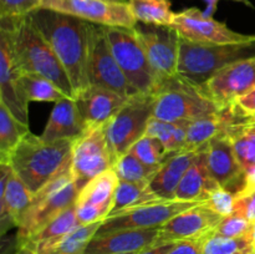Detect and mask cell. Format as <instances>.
<instances>
[{"mask_svg": "<svg viewBox=\"0 0 255 254\" xmlns=\"http://www.w3.org/2000/svg\"><path fill=\"white\" fill-rule=\"evenodd\" d=\"M87 75L89 84L94 86L105 87L125 97L138 94L129 85L121 67L117 64L107 41L104 25L92 24Z\"/></svg>", "mask_w": 255, "mask_h": 254, "instance_id": "obj_11", "label": "cell"}, {"mask_svg": "<svg viewBox=\"0 0 255 254\" xmlns=\"http://www.w3.org/2000/svg\"><path fill=\"white\" fill-rule=\"evenodd\" d=\"M120 179L114 169L95 177L77 194L75 209L81 226L104 222L111 214Z\"/></svg>", "mask_w": 255, "mask_h": 254, "instance_id": "obj_16", "label": "cell"}, {"mask_svg": "<svg viewBox=\"0 0 255 254\" xmlns=\"http://www.w3.org/2000/svg\"><path fill=\"white\" fill-rule=\"evenodd\" d=\"M149 183L151 182L120 181L111 214L131 208V207L139 206V204L148 203V202L156 201V199H162L152 191Z\"/></svg>", "mask_w": 255, "mask_h": 254, "instance_id": "obj_30", "label": "cell"}, {"mask_svg": "<svg viewBox=\"0 0 255 254\" xmlns=\"http://www.w3.org/2000/svg\"><path fill=\"white\" fill-rule=\"evenodd\" d=\"M12 254H37V253H36V251L32 248V247L26 246V244H25V246L17 247L16 252H15V253H12Z\"/></svg>", "mask_w": 255, "mask_h": 254, "instance_id": "obj_46", "label": "cell"}, {"mask_svg": "<svg viewBox=\"0 0 255 254\" xmlns=\"http://www.w3.org/2000/svg\"><path fill=\"white\" fill-rule=\"evenodd\" d=\"M137 39L143 47L149 64L162 80L178 72L181 36L173 26L137 24Z\"/></svg>", "mask_w": 255, "mask_h": 254, "instance_id": "obj_13", "label": "cell"}, {"mask_svg": "<svg viewBox=\"0 0 255 254\" xmlns=\"http://www.w3.org/2000/svg\"><path fill=\"white\" fill-rule=\"evenodd\" d=\"M234 197L236 194L233 192L218 187L209 194L204 203L222 217H228L234 213Z\"/></svg>", "mask_w": 255, "mask_h": 254, "instance_id": "obj_39", "label": "cell"}, {"mask_svg": "<svg viewBox=\"0 0 255 254\" xmlns=\"http://www.w3.org/2000/svg\"><path fill=\"white\" fill-rule=\"evenodd\" d=\"M86 128L75 99L65 97L55 102L49 121L40 137L45 142H55L60 139L75 141L84 133Z\"/></svg>", "mask_w": 255, "mask_h": 254, "instance_id": "obj_23", "label": "cell"}, {"mask_svg": "<svg viewBox=\"0 0 255 254\" xmlns=\"http://www.w3.org/2000/svg\"><path fill=\"white\" fill-rule=\"evenodd\" d=\"M204 1L207 2V10L206 11H203L204 15H207V16H212V15H213V12L216 11L217 4H218L219 0H204ZM233 1L243 2V4H246V5H252L249 0H233Z\"/></svg>", "mask_w": 255, "mask_h": 254, "instance_id": "obj_44", "label": "cell"}, {"mask_svg": "<svg viewBox=\"0 0 255 254\" xmlns=\"http://www.w3.org/2000/svg\"><path fill=\"white\" fill-rule=\"evenodd\" d=\"M153 96V117L162 121H192L221 110L201 87L189 84L179 75L162 80Z\"/></svg>", "mask_w": 255, "mask_h": 254, "instance_id": "obj_6", "label": "cell"}, {"mask_svg": "<svg viewBox=\"0 0 255 254\" xmlns=\"http://www.w3.org/2000/svg\"><path fill=\"white\" fill-rule=\"evenodd\" d=\"M202 202H188L181 199H156L110 214L101 223L96 236L124 229L159 228L173 217Z\"/></svg>", "mask_w": 255, "mask_h": 254, "instance_id": "obj_9", "label": "cell"}, {"mask_svg": "<svg viewBox=\"0 0 255 254\" xmlns=\"http://www.w3.org/2000/svg\"><path fill=\"white\" fill-rule=\"evenodd\" d=\"M246 186L255 187V167L246 169Z\"/></svg>", "mask_w": 255, "mask_h": 254, "instance_id": "obj_45", "label": "cell"}, {"mask_svg": "<svg viewBox=\"0 0 255 254\" xmlns=\"http://www.w3.org/2000/svg\"><path fill=\"white\" fill-rule=\"evenodd\" d=\"M172 26L182 39L203 44H246L255 41V35H246L229 29L224 22L207 16L197 7L176 12Z\"/></svg>", "mask_w": 255, "mask_h": 254, "instance_id": "obj_14", "label": "cell"}, {"mask_svg": "<svg viewBox=\"0 0 255 254\" xmlns=\"http://www.w3.org/2000/svg\"><path fill=\"white\" fill-rule=\"evenodd\" d=\"M131 12L137 22L158 26H172L176 12L171 0H128Z\"/></svg>", "mask_w": 255, "mask_h": 254, "instance_id": "obj_27", "label": "cell"}, {"mask_svg": "<svg viewBox=\"0 0 255 254\" xmlns=\"http://www.w3.org/2000/svg\"><path fill=\"white\" fill-rule=\"evenodd\" d=\"M41 7L72 15L104 26L133 29L138 24L127 2L105 0H41Z\"/></svg>", "mask_w": 255, "mask_h": 254, "instance_id": "obj_12", "label": "cell"}, {"mask_svg": "<svg viewBox=\"0 0 255 254\" xmlns=\"http://www.w3.org/2000/svg\"><path fill=\"white\" fill-rule=\"evenodd\" d=\"M208 143L203 144L192 166L182 178L176 192V199L188 202H206L209 194L219 186L212 177L207 156Z\"/></svg>", "mask_w": 255, "mask_h": 254, "instance_id": "obj_25", "label": "cell"}, {"mask_svg": "<svg viewBox=\"0 0 255 254\" xmlns=\"http://www.w3.org/2000/svg\"><path fill=\"white\" fill-rule=\"evenodd\" d=\"M224 217L209 208L204 202L186 209L159 228L154 244L169 242L194 241L207 238L214 233Z\"/></svg>", "mask_w": 255, "mask_h": 254, "instance_id": "obj_17", "label": "cell"}, {"mask_svg": "<svg viewBox=\"0 0 255 254\" xmlns=\"http://www.w3.org/2000/svg\"><path fill=\"white\" fill-rule=\"evenodd\" d=\"M153 95H133L105 124V134L115 163L146 134L149 120L153 117Z\"/></svg>", "mask_w": 255, "mask_h": 254, "instance_id": "obj_8", "label": "cell"}, {"mask_svg": "<svg viewBox=\"0 0 255 254\" xmlns=\"http://www.w3.org/2000/svg\"><path fill=\"white\" fill-rule=\"evenodd\" d=\"M29 132V127L17 121L0 102V163L9 164L14 149Z\"/></svg>", "mask_w": 255, "mask_h": 254, "instance_id": "obj_29", "label": "cell"}, {"mask_svg": "<svg viewBox=\"0 0 255 254\" xmlns=\"http://www.w3.org/2000/svg\"><path fill=\"white\" fill-rule=\"evenodd\" d=\"M255 244L251 236L227 238L212 233L204 239L203 254H249L253 253Z\"/></svg>", "mask_w": 255, "mask_h": 254, "instance_id": "obj_35", "label": "cell"}, {"mask_svg": "<svg viewBox=\"0 0 255 254\" xmlns=\"http://www.w3.org/2000/svg\"><path fill=\"white\" fill-rule=\"evenodd\" d=\"M199 149L184 148L173 152L161 164L151 179V188L159 198L176 199V192L186 172L196 159Z\"/></svg>", "mask_w": 255, "mask_h": 254, "instance_id": "obj_24", "label": "cell"}, {"mask_svg": "<svg viewBox=\"0 0 255 254\" xmlns=\"http://www.w3.org/2000/svg\"><path fill=\"white\" fill-rule=\"evenodd\" d=\"M159 228L124 229L95 236L87 246L85 254L138 253L156 243Z\"/></svg>", "mask_w": 255, "mask_h": 254, "instance_id": "obj_21", "label": "cell"}, {"mask_svg": "<svg viewBox=\"0 0 255 254\" xmlns=\"http://www.w3.org/2000/svg\"><path fill=\"white\" fill-rule=\"evenodd\" d=\"M207 156L209 171L219 186L234 194L246 187V171L228 137H213L208 142Z\"/></svg>", "mask_w": 255, "mask_h": 254, "instance_id": "obj_19", "label": "cell"}, {"mask_svg": "<svg viewBox=\"0 0 255 254\" xmlns=\"http://www.w3.org/2000/svg\"><path fill=\"white\" fill-rule=\"evenodd\" d=\"M234 213L255 222V187L246 186L234 197Z\"/></svg>", "mask_w": 255, "mask_h": 254, "instance_id": "obj_40", "label": "cell"}, {"mask_svg": "<svg viewBox=\"0 0 255 254\" xmlns=\"http://www.w3.org/2000/svg\"><path fill=\"white\" fill-rule=\"evenodd\" d=\"M0 102L12 116L29 127V100L21 85V71L15 61L9 39L0 31Z\"/></svg>", "mask_w": 255, "mask_h": 254, "instance_id": "obj_18", "label": "cell"}, {"mask_svg": "<svg viewBox=\"0 0 255 254\" xmlns=\"http://www.w3.org/2000/svg\"><path fill=\"white\" fill-rule=\"evenodd\" d=\"M124 254H137V253H124Z\"/></svg>", "mask_w": 255, "mask_h": 254, "instance_id": "obj_49", "label": "cell"}, {"mask_svg": "<svg viewBox=\"0 0 255 254\" xmlns=\"http://www.w3.org/2000/svg\"><path fill=\"white\" fill-rule=\"evenodd\" d=\"M41 7V0H0V19H22Z\"/></svg>", "mask_w": 255, "mask_h": 254, "instance_id": "obj_37", "label": "cell"}, {"mask_svg": "<svg viewBox=\"0 0 255 254\" xmlns=\"http://www.w3.org/2000/svg\"><path fill=\"white\" fill-rule=\"evenodd\" d=\"M129 151L134 154L138 159H141L144 164L153 168H159L161 164L166 161L167 157L171 153H167L163 144L157 138L149 137L144 134L139 138Z\"/></svg>", "mask_w": 255, "mask_h": 254, "instance_id": "obj_36", "label": "cell"}, {"mask_svg": "<svg viewBox=\"0 0 255 254\" xmlns=\"http://www.w3.org/2000/svg\"><path fill=\"white\" fill-rule=\"evenodd\" d=\"M236 104L238 105L239 109H241L247 116L255 120V89L249 91L248 94H246L244 96L239 97L236 101Z\"/></svg>", "mask_w": 255, "mask_h": 254, "instance_id": "obj_42", "label": "cell"}, {"mask_svg": "<svg viewBox=\"0 0 255 254\" xmlns=\"http://www.w3.org/2000/svg\"><path fill=\"white\" fill-rule=\"evenodd\" d=\"M204 239L177 242L176 246L167 254H203Z\"/></svg>", "mask_w": 255, "mask_h": 254, "instance_id": "obj_41", "label": "cell"}, {"mask_svg": "<svg viewBox=\"0 0 255 254\" xmlns=\"http://www.w3.org/2000/svg\"><path fill=\"white\" fill-rule=\"evenodd\" d=\"M79 188L69 171L34 194L31 203L17 221V243H27L51 219L76 203Z\"/></svg>", "mask_w": 255, "mask_h": 254, "instance_id": "obj_5", "label": "cell"}, {"mask_svg": "<svg viewBox=\"0 0 255 254\" xmlns=\"http://www.w3.org/2000/svg\"><path fill=\"white\" fill-rule=\"evenodd\" d=\"M189 121L168 122L152 117L146 129V136L157 138L167 153H173L184 149L187 141V128Z\"/></svg>", "mask_w": 255, "mask_h": 254, "instance_id": "obj_28", "label": "cell"}, {"mask_svg": "<svg viewBox=\"0 0 255 254\" xmlns=\"http://www.w3.org/2000/svg\"><path fill=\"white\" fill-rule=\"evenodd\" d=\"M79 226H81V224L79 223V219H77L75 206H72L67 208L66 211L61 212L54 219H51L39 233L35 234L25 244L32 247L37 254H44L51 248H54L62 238H65L67 234L75 231ZM25 244H22V246H25Z\"/></svg>", "mask_w": 255, "mask_h": 254, "instance_id": "obj_26", "label": "cell"}, {"mask_svg": "<svg viewBox=\"0 0 255 254\" xmlns=\"http://www.w3.org/2000/svg\"><path fill=\"white\" fill-rule=\"evenodd\" d=\"M105 1H111V2H127L128 0H105Z\"/></svg>", "mask_w": 255, "mask_h": 254, "instance_id": "obj_48", "label": "cell"}, {"mask_svg": "<svg viewBox=\"0 0 255 254\" xmlns=\"http://www.w3.org/2000/svg\"><path fill=\"white\" fill-rule=\"evenodd\" d=\"M251 238L252 241H253V243L255 244V222L253 223V226H252V231H251Z\"/></svg>", "mask_w": 255, "mask_h": 254, "instance_id": "obj_47", "label": "cell"}, {"mask_svg": "<svg viewBox=\"0 0 255 254\" xmlns=\"http://www.w3.org/2000/svg\"><path fill=\"white\" fill-rule=\"evenodd\" d=\"M253 254H255V249H254V253Z\"/></svg>", "mask_w": 255, "mask_h": 254, "instance_id": "obj_50", "label": "cell"}, {"mask_svg": "<svg viewBox=\"0 0 255 254\" xmlns=\"http://www.w3.org/2000/svg\"><path fill=\"white\" fill-rule=\"evenodd\" d=\"M0 31L9 39L20 71L46 77L67 97L75 99L74 89L64 65L30 16L11 20L0 19Z\"/></svg>", "mask_w": 255, "mask_h": 254, "instance_id": "obj_2", "label": "cell"}, {"mask_svg": "<svg viewBox=\"0 0 255 254\" xmlns=\"http://www.w3.org/2000/svg\"><path fill=\"white\" fill-rule=\"evenodd\" d=\"M201 89L221 109L234 104L255 89V55L227 65Z\"/></svg>", "mask_w": 255, "mask_h": 254, "instance_id": "obj_15", "label": "cell"}, {"mask_svg": "<svg viewBox=\"0 0 255 254\" xmlns=\"http://www.w3.org/2000/svg\"><path fill=\"white\" fill-rule=\"evenodd\" d=\"M34 198V193L15 174L11 166L0 163V219L1 233L11 227H16L17 221L27 209Z\"/></svg>", "mask_w": 255, "mask_h": 254, "instance_id": "obj_20", "label": "cell"}, {"mask_svg": "<svg viewBox=\"0 0 255 254\" xmlns=\"http://www.w3.org/2000/svg\"><path fill=\"white\" fill-rule=\"evenodd\" d=\"M102 222L79 226L75 231L62 238L54 248L44 254H85L91 239L96 236Z\"/></svg>", "mask_w": 255, "mask_h": 254, "instance_id": "obj_33", "label": "cell"}, {"mask_svg": "<svg viewBox=\"0 0 255 254\" xmlns=\"http://www.w3.org/2000/svg\"><path fill=\"white\" fill-rule=\"evenodd\" d=\"M252 226L253 223L248 219L243 218L239 214H231L224 217L214 231V234L227 238H239V237L251 236Z\"/></svg>", "mask_w": 255, "mask_h": 254, "instance_id": "obj_38", "label": "cell"}, {"mask_svg": "<svg viewBox=\"0 0 255 254\" xmlns=\"http://www.w3.org/2000/svg\"><path fill=\"white\" fill-rule=\"evenodd\" d=\"M177 242H169V243H159L153 244V246L148 247V248L143 249V251L138 252L137 254H167L174 246Z\"/></svg>", "mask_w": 255, "mask_h": 254, "instance_id": "obj_43", "label": "cell"}, {"mask_svg": "<svg viewBox=\"0 0 255 254\" xmlns=\"http://www.w3.org/2000/svg\"><path fill=\"white\" fill-rule=\"evenodd\" d=\"M253 253H254V252H253ZM253 253H249V254H253Z\"/></svg>", "mask_w": 255, "mask_h": 254, "instance_id": "obj_51", "label": "cell"}, {"mask_svg": "<svg viewBox=\"0 0 255 254\" xmlns=\"http://www.w3.org/2000/svg\"><path fill=\"white\" fill-rule=\"evenodd\" d=\"M21 85L29 101L57 102L67 97L54 82L40 75L21 72Z\"/></svg>", "mask_w": 255, "mask_h": 254, "instance_id": "obj_32", "label": "cell"}, {"mask_svg": "<svg viewBox=\"0 0 255 254\" xmlns=\"http://www.w3.org/2000/svg\"><path fill=\"white\" fill-rule=\"evenodd\" d=\"M255 55V41L246 44H203L182 39L177 75L194 86H203L219 70Z\"/></svg>", "mask_w": 255, "mask_h": 254, "instance_id": "obj_4", "label": "cell"}, {"mask_svg": "<svg viewBox=\"0 0 255 254\" xmlns=\"http://www.w3.org/2000/svg\"><path fill=\"white\" fill-rule=\"evenodd\" d=\"M244 171L255 167V121L236 125L227 133Z\"/></svg>", "mask_w": 255, "mask_h": 254, "instance_id": "obj_31", "label": "cell"}, {"mask_svg": "<svg viewBox=\"0 0 255 254\" xmlns=\"http://www.w3.org/2000/svg\"><path fill=\"white\" fill-rule=\"evenodd\" d=\"M29 16L64 65L76 97L90 86L87 64L92 22L42 7Z\"/></svg>", "mask_w": 255, "mask_h": 254, "instance_id": "obj_1", "label": "cell"}, {"mask_svg": "<svg viewBox=\"0 0 255 254\" xmlns=\"http://www.w3.org/2000/svg\"><path fill=\"white\" fill-rule=\"evenodd\" d=\"M72 147L74 139L45 142L29 132L14 149L9 164L35 194L57 177L71 171Z\"/></svg>", "mask_w": 255, "mask_h": 254, "instance_id": "obj_3", "label": "cell"}, {"mask_svg": "<svg viewBox=\"0 0 255 254\" xmlns=\"http://www.w3.org/2000/svg\"><path fill=\"white\" fill-rule=\"evenodd\" d=\"M104 27L112 54L129 85L138 94L153 95L162 79L149 64L134 27Z\"/></svg>", "mask_w": 255, "mask_h": 254, "instance_id": "obj_7", "label": "cell"}, {"mask_svg": "<svg viewBox=\"0 0 255 254\" xmlns=\"http://www.w3.org/2000/svg\"><path fill=\"white\" fill-rule=\"evenodd\" d=\"M128 99L105 87L90 85L75 97V101L86 127H91L104 126Z\"/></svg>", "mask_w": 255, "mask_h": 254, "instance_id": "obj_22", "label": "cell"}, {"mask_svg": "<svg viewBox=\"0 0 255 254\" xmlns=\"http://www.w3.org/2000/svg\"><path fill=\"white\" fill-rule=\"evenodd\" d=\"M115 159L104 126H91L74 141L71 172L77 188L82 189L99 174L114 169Z\"/></svg>", "mask_w": 255, "mask_h": 254, "instance_id": "obj_10", "label": "cell"}, {"mask_svg": "<svg viewBox=\"0 0 255 254\" xmlns=\"http://www.w3.org/2000/svg\"><path fill=\"white\" fill-rule=\"evenodd\" d=\"M120 181L125 182H151L158 168L144 164L131 151L120 157L114 166Z\"/></svg>", "mask_w": 255, "mask_h": 254, "instance_id": "obj_34", "label": "cell"}]
</instances>
